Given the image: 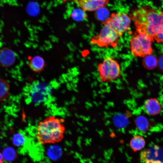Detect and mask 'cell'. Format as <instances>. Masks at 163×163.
Instances as JSON below:
<instances>
[{"label":"cell","mask_w":163,"mask_h":163,"mask_svg":"<svg viewBox=\"0 0 163 163\" xmlns=\"http://www.w3.org/2000/svg\"><path fill=\"white\" fill-rule=\"evenodd\" d=\"M4 157L2 154L0 152V163H4L3 160Z\"/></svg>","instance_id":"603a6c76"},{"label":"cell","mask_w":163,"mask_h":163,"mask_svg":"<svg viewBox=\"0 0 163 163\" xmlns=\"http://www.w3.org/2000/svg\"><path fill=\"white\" fill-rule=\"evenodd\" d=\"M100 79L103 83H109L119 78L121 71L118 62L110 57H105L98 66Z\"/></svg>","instance_id":"277c9868"},{"label":"cell","mask_w":163,"mask_h":163,"mask_svg":"<svg viewBox=\"0 0 163 163\" xmlns=\"http://www.w3.org/2000/svg\"><path fill=\"white\" fill-rule=\"evenodd\" d=\"M154 40L158 43L163 44V28L156 34L154 38Z\"/></svg>","instance_id":"44dd1931"},{"label":"cell","mask_w":163,"mask_h":163,"mask_svg":"<svg viewBox=\"0 0 163 163\" xmlns=\"http://www.w3.org/2000/svg\"><path fill=\"white\" fill-rule=\"evenodd\" d=\"M9 85L5 80L0 78V101L6 100L9 95Z\"/></svg>","instance_id":"2e32d148"},{"label":"cell","mask_w":163,"mask_h":163,"mask_svg":"<svg viewBox=\"0 0 163 163\" xmlns=\"http://www.w3.org/2000/svg\"><path fill=\"white\" fill-rule=\"evenodd\" d=\"M106 20L111 24L120 37L129 30L131 20L127 14L118 12L112 13Z\"/></svg>","instance_id":"52a82bcc"},{"label":"cell","mask_w":163,"mask_h":163,"mask_svg":"<svg viewBox=\"0 0 163 163\" xmlns=\"http://www.w3.org/2000/svg\"><path fill=\"white\" fill-rule=\"evenodd\" d=\"M62 1L63 3H66L68 2L75 1V0H60Z\"/></svg>","instance_id":"cb8c5ba5"},{"label":"cell","mask_w":163,"mask_h":163,"mask_svg":"<svg viewBox=\"0 0 163 163\" xmlns=\"http://www.w3.org/2000/svg\"><path fill=\"white\" fill-rule=\"evenodd\" d=\"M158 62V59L156 57L151 54L144 57L142 63L145 68L152 70L157 66Z\"/></svg>","instance_id":"5bb4252c"},{"label":"cell","mask_w":163,"mask_h":163,"mask_svg":"<svg viewBox=\"0 0 163 163\" xmlns=\"http://www.w3.org/2000/svg\"><path fill=\"white\" fill-rule=\"evenodd\" d=\"M79 8L84 11H92L105 7L109 0H75Z\"/></svg>","instance_id":"9c48e42d"},{"label":"cell","mask_w":163,"mask_h":163,"mask_svg":"<svg viewBox=\"0 0 163 163\" xmlns=\"http://www.w3.org/2000/svg\"><path fill=\"white\" fill-rule=\"evenodd\" d=\"M151 39L147 36L136 31L130 40L131 52L136 57H144L153 52Z\"/></svg>","instance_id":"5b68a950"},{"label":"cell","mask_w":163,"mask_h":163,"mask_svg":"<svg viewBox=\"0 0 163 163\" xmlns=\"http://www.w3.org/2000/svg\"><path fill=\"white\" fill-rule=\"evenodd\" d=\"M142 163H163V148L156 145L142 151L139 156Z\"/></svg>","instance_id":"ba28073f"},{"label":"cell","mask_w":163,"mask_h":163,"mask_svg":"<svg viewBox=\"0 0 163 163\" xmlns=\"http://www.w3.org/2000/svg\"><path fill=\"white\" fill-rule=\"evenodd\" d=\"M44 59L39 56L33 57L30 60L29 66L30 69L35 72H39L42 71L45 67Z\"/></svg>","instance_id":"7c38bea8"},{"label":"cell","mask_w":163,"mask_h":163,"mask_svg":"<svg viewBox=\"0 0 163 163\" xmlns=\"http://www.w3.org/2000/svg\"><path fill=\"white\" fill-rule=\"evenodd\" d=\"M57 147H54L52 148L49 152V155L52 158H57L59 157V149Z\"/></svg>","instance_id":"ffe728a7"},{"label":"cell","mask_w":163,"mask_h":163,"mask_svg":"<svg viewBox=\"0 0 163 163\" xmlns=\"http://www.w3.org/2000/svg\"><path fill=\"white\" fill-rule=\"evenodd\" d=\"M135 123L137 128L142 132H145L149 129V121L146 118L143 116L137 117L136 119Z\"/></svg>","instance_id":"9a60e30c"},{"label":"cell","mask_w":163,"mask_h":163,"mask_svg":"<svg viewBox=\"0 0 163 163\" xmlns=\"http://www.w3.org/2000/svg\"><path fill=\"white\" fill-rule=\"evenodd\" d=\"M130 17L136 31L146 35L153 42L156 34L163 28V12L149 5L137 7Z\"/></svg>","instance_id":"6da1fadb"},{"label":"cell","mask_w":163,"mask_h":163,"mask_svg":"<svg viewBox=\"0 0 163 163\" xmlns=\"http://www.w3.org/2000/svg\"><path fill=\"white\" fill-rule=\"evenodd\" d=\"M64 121L62 118L51 116L40 122L37 126L36 136L39 142L43 145L61 141L66 129Z\"/></svg>","instance_id":"7a4b0ae2"},{"label":"cell","mask_w":163,"mask_h":163,"mask_svg":"<svg viewBox=\"0 0 163 163\" xmlns=\"http://www.w3.org/2000/svg\"><path fill=\"white\" fill-rule=\"evenodd\" d=\"M15 58L14 52L10 49L5 47L0 50V66H11L14 62Z\"/></svg>","instance_id":"30bf717a"},{"label":"cell","mask_w":163,"mask_h":163,"mask_svg":"<svg viewBox=\"0 0 163 163\" xmlns=\"http://www.w3.org/2000/svg\"><path fill=\"white\" fill-rule=\"evenodd\" d=\"M157 66L159 70L163 72V54L158 58Z\"/></svg>","instance_id":"7402d4cb"},{"label":"cell","mask_w":163,"mask_h":163,"mask_svg":"<svg viewBox=\"0 0 163 163\" xmlns=\"http://www.w3.org/2000/svg\"><path fill=\"white\" fill-rule=\"evenodd\" d=\"M145 141L144 138L139 135H136L131 139L129 145L132 149L134 152L139 151L144 147Z\"/></svg>","instance_id":"4fadbf2b"},{"label":"cell","mask_w":163,"mask_h":163,"mask_svg":"<svg viewBox=\"0 0 163 163\" xmlns=\"http://www.w3.org/2000/svg\"><path fill=\"white\" fill-rule=\"evenodd\" d=\"M82 10L76 9L71 13L70 16L74 20L76 21L82 20L87 17V15Z\"/></svg>","instance_id":"e0dca14e"},{"label":"cell","mask_w":163,"mask_h":163,"mask_svg":"<svg viewBox=\"0 0 163 163\" xmlns=\"http://www.w3.org/2000/svg\"><path fill=\"white\" fill-rule=\"evenodd\" d=\"M2 155L4 158L8 161L14 160L16 156L15 151L13 149L10 147L5 149L3 150Z\"/></svg>","instance_id":"ac0fdd59"},{"label":"cell","mask_w":163,"mask_h":163,"mask_svg":"<svg viewBox=\"0 0 163 163\" xmlns=\"http://www.w3.org/2000/svg\"><path fill=\"white\" fill-rule=\"evenodd\" d=\"M52 93V88L50 84L36 81L33 82L28 88V98L33 104H39L49 99Z\"/></svg>","instance_id":"8992f818"},{"label":"cell","mask_w":163,"mask_h":163,"mask_svg":"<svg viewBox=\"0 0 163 163\" xmlns=\"http://www.w3.org/2000/svg\"><path fill=\"white\" fill-rule=\"evenodd\" d=\"M25 141V138L23 134L19 132L13 136L12 142L13 144L18 147L22 145Z\"/></svg>","instance_id":"d6986e66"},{"label":"cell","mask_w":163,"mask_h":163,"mask_svg":"<svg viewBox=\"0 0 163 163\" xmlns=\"http://www.w3.org/2000/svg\"><path fill=\"white\" fill-rule=\"evenodd\" d=\"M144 107L146 112L150 115H155L161 111V107L159 102L156 99L151 98L147 100Z\"/></svg>","instance_id":"8fae6325"},{"label":"cell","mask_w":163,"mask_h":163,"mask_svg":"<svg viewBox=\"0 0 163 163\" xmlns=\"http://www.w3.org/2000/svg\"><path fill=\"white\" fill-rule=\"evenodd\" d=\"M102 24L103 26L100 33L92 37L91 43L100 47H116L120 37L107 21H104Z\"/></svg>","instance_id":"3957f363"}]
</instances>
